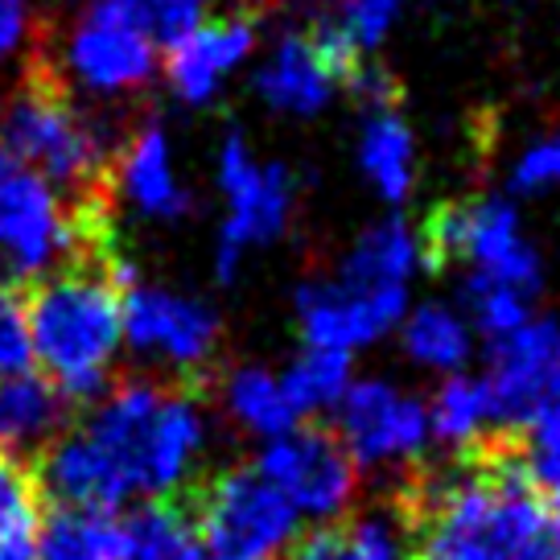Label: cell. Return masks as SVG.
<instances>
[{"instance_id": "obj_25", "label": "cell", "mask_w": 560, "mask_h": 560, "mask_svg": "<svg viewBox=\"0 0 560 560\" xmlns=\"http://www.w3.org/2000/svg\"><path fill=\"white\" fill-rule=\"evenodd\" d=\"M223 404H228V412L240 424H244L247 433H260V438H280V433H289V429H298V412H293V404L284 396V384H280V375L264 368H235L223 380Z\"/></svg>"}, {"instance_id": "obj_4", "label": "cell", "mask_w": 560, "mask_h": 560, "mask_svg": "<svg viewBox=\"0 0 560 560\" xmlns=\"http://www.w3.org/2000/svg\"><path fill=\"white\" fill-rule=\"evenodd\" d=\"M0 149L13 153L21 165L42 174L70 207L112 210V165L120 144L107 137L104 124L79 112L42 54H25L13 95L0 107Z\"/></svg>"}, {"instance_id": "obj_6", "label": "cell", "mask_w": 560, "mask_h": 560, "mask_svg": "<svg viewBox=\"0 0 560 560\" xmlns=\"http://www.w3.org/2000/svg\"><path fill=\"white\" fill-rule=\"evenodd\" d=\"M177 499L207 560H280L301 536V515L260 466H228Z\"/></svg>"}, {"instance_id": "obj_12", "label": "cell", "mask_w": 560, "mask_h": 560, "mask_svg": "<svg viewBox=\"0 0 560 560\" xmlns=\"http://www.w3.org/2000/svg\"><path fill=\"white\" fill-rule=\"evenodd\" d=\"M256 466L293 503L298 515H310L317 524L342 520L359 490L354 462L342 450L338 433L314 429V424L272 438Z\"/></svg>"}, {"instance_id": "obj_28", "label": "cell", "mask_w": 560, "mask_h": 560, "mask_svg": "<svg viewBox=\"0 0 560 560\" xmlns=\"http://www.w3.org/2000/svg\"><path fill=\"white\" fill-rule=\"evenodd\" d=\"M280 384H284V396H289L298 417H314V412L338 408V400L347 396L350 387V354L305 347L298 363L280 375Z\"/></svg>"}, {"instance_id": "obj_33", "label": "cell", "mask_w": 560, "mask_h": 560, "mask_svg": "<svg viewBox=\"0 0 560 560\" xmlns=\"http://www.w3.org/2000/svg\"><path fill=\"white\" fill-rule=\"evenodd\" d=\"M396 9H400L396 0H342L334 25H338V34L347 37L354 50L368 54L387 37L392 21H396Z\"/></svg>"}, {"instance_id": "obj_34", "label": "cell", "mask_w": 560, "mask_h": 560, "mask_svg": "<svg viewBox=\"0 0 560 560\" xmlns=\"http://www.w3.org/2000/svg\"><path fill=\"white\" fill-rule=\"evenodd\" d=\"M46 37V25L37 21L34 0H0V62L25 58Z\"/></svg>"}, {"instance_id": "obj_13", "label": "cell", "mask_w": 560, "mask_h": 560, "mask_svg": "<svg viewBox=\"0 0 560 560\" xmlns=\"http://www.w3.org/2000/svg\"><path fill=\"white\" fill-rule=\"evenodd\" d=\"M560 363V326L532 317L508 338L490 342V371L482 375L490 404V438L515 441L540 412L552 371Z\"/></svg>"}, {"instance_id": "obj_15", "label": "cell", "mask_w": 560, "mask_h": 560, "mask_svg": "<svg viewBox=\"0 0 560 560\" xmlns=\"http://www.w3.org/2000/svg\"><path fill=\"white\" fill-rule=\"evenodd\" d=\"M256 50V21L252 18H219L202 21L190 37L170 46V88L186 104H210L219 83Z\"/></svg>"}, {"instance_id": "obj_38", "label": "cell", "mask_w": 560, "mask_h": 560, "mask_svg": "<svg viewBox=\"0 0 560 560\" xmlns=\"http://www.w3.org/2000/svg\"><path fill=\"white\" fill-rule=\"evenodd\" d=\"M0 107H4V95H0Z\"/></svg>"}, {"instance_id": "obj_1", "label": "cell", "mask_w": 560, "mask_h": 560, "mask_svg": "<svg viewBox=\"0 0 560 560\" xmlns=\"http://www.w3.org/2000/svg\"><path fill=\"white\" fill-rule=\"evenodd\" d=\"M412 524V560H544L552 508L527 482L515 441L490 438L450 474H417L392 499Z\"/></svg>"}, {"instance_id": "obj_40", "label": "cell", "mask_w": 560, "mask_h": 560, "mask_svg": "<svg viewBox=\"0 0 560 560\" xmlns=\"http://www.w3.org/2000/svg\"><path fill=\"white\" fill-rule=\"evenodd\" d=\"M120 560H124V557H120Z\"/></svg>"}, {"instance_id": "obj_37", "label": "cell", "mask_w": 560, "mask_h": 560, "mask_svg": "<svg viewBox=\"0 0 560 560\" xmlns=\"http://www.w3.org/2000/svg\"><path fill=\"white\" fill-rule=\"evenodd\" d=\"M194 560H207V557H202V552H198V557H194Z\"/></svg>"}, {"instance_id": "obj_18", "label": "cell", "mask_w": 560, "mask_h": 560, "mask_svg": "<svg viewBox=\"0 0 560 560\" xmlns=\"http://www.w3.org/2000/svg\"><path fill=\"white\" fill-rule=\"evenodd\" d=\"M74 404L34 371L0 380V454H13L34 466V457L70 429Z\"/></svg>"}, {"instance_id": "obj_19", "label": "cell", "mask_w": 560, "mask_h": 560, "mask_svg": "<svg viewBox=\"0 0 560 560\" xmlns=\"http://www.w3.org/2000/svg\"><path fill=\"white\" fill-rule=\"evenodd\" d=\"M298 560H412V524L396 503L314 527Z\"/></svg>"}, {"instance_id": "obj_27", "label": "cell", "mask_w": 560, "mask_h": 560, "mask_svg": "<svg viewBox=\"0 0 560 560\" xmlns=\"http://www.w3.org/2000/svg\"><path fill=\"white\" fill-rule=\"evenodd\" d=\"M404 350L429 371H462L474 350L470 326L450 305H420L404 317Z\"/></svg>"}, {"instance_id": "obj_7", "label": "cell", "mask_w": 560, "mask_h": 560, "mask_svg": "<svg viewBox=\"0 0 560 560\" xmlns=\"http://www.w3.org/2000/svg\"><path fill=\"white\" fill-rule=\"evenodd\" d=\"M420 260L429 268L470 264L474 277L503 280L527 298L540 293L544 264L540 252L520 235V214L503 198L482 202H445L429 214L417 235Z\"/></svg>"}, {"instance_id": "obj_29", "label": "cell", "mask_w": 560, "mask_h": 560, "mask_svg": "<svg viewBox=\"0 0 560 560\" xmlns=\"http://www.w3.org/2000/svg\"><path fill=\"white\" fill-rule=\"evenodd\" d=\"M515 457L524 466L527 482L540 490V499L560 515V408L544 404L524 433L515 438Z\"/></svg>"}, {"instance_id": "obj_32", "label": "cell", "mask_w": 560, "mask_h": 560, "mask_svg": "<svg viewBox=\"0 0 560 560\" xmlns=\"http://www.w3.org/2000/svg\"><path fill=\"white\" fill-rule=\"evenodd\" d=\"M30 363H34V342H30L21 289L0 284V380L30 371Z\"/></svg>"}, {"instance_id": "obj_8", "label": "cell", "mask_w": 560, "mask_h": 560, "mask_svg": "<svg viewBox=\"0 0 560 560\" xmlns=\"http://www.w3.org/2000/svg\"><path fill=\"white\" fill-rule=\"evenodd\" d=\"M54 79L74 95H132L158 74V46L140 30L124 0H95L83 18L70 21L62 46L42 37L34 46Z\"/></svg>"}, {"instance_id": "obj_31", "label": "cell", "mask_w": 560, "mask_h": 560, "mask_svg": "<svg viewBox=\"0 0 560 560\" xmlns=\"http://www.w3.org/2000/svg\"><path fill=\"white\" fill-rule=\"evenodd\" d=\"M153 46H177L207 21V0H124Z\"/></svg>"}, {"instance_id": "obj_23", "label": "cell", "mask_w": 560, "mask_h": 560, "mask_svg": "<svg viewBox=\"0 0 560 560\" xmlns=\"http://www.w3.org/2000/svg\"><path fill=\"white\" fill-rule=\"evenodd\" d=\"M34 560H120V520L112 511L54 508L37 527Z\"/></svg>"}, {"instance_id": "obj_10", "label": "cell", "mask_w": 560, "mask_h": 560, "mask_svg": "<svg viewBox=\"0 0 560 560\" xmlns=\"http://www.w3.org/2000/svg\"><path fill=\"white\" fill-rule=\"evenodd\" d=\"M219 186L228 194V223L214 247V272L223 284L235 280L240 256L252 244L277 240L293 210V174L284 165H256L244 132L231 128L219 153Z\"/></svg>"}, {"instance_id": "obj_20", "label": "cell", "mask_w": 560, "mask_h": 560, "mask_svg": "<svg viewBox=\"0 0 560 560\" xmlns=\"http://www.w3.org/2000/svg\"><path fill=\"white\" fill-rule=\"evenodd\" d=\"M334 74L314 50L310 34H289L277 42V50L268 54V62L256 70V91L268 107L289 112V116H314L330 104Z\"/></svg>"}, {"instance_id": "obj_9", "label": "cell", "mask_w": 560, "mask_h": 560, "mask_svg": "<svg viewBox=\"0 0 560 560\" xmlns=\"http://www.w3.org/2000/svg\"><path fill=\"white\" fill-rule=\"evenodd\" d=\"M120 338L144 359L174 368L182 384H198L219 350V314L202 301L132 277L120 289Z\"/></svg>"}, {"instance_id": "obj_36", "label": "cell", "mask_w": 560, "mask_h": 560, "mask_svg": "<svg viewBox=\"0 0 560 560\" xmlns=\"http://www.w3.org/2000/svg\"><path fill=\"white\" fill-rule=\"evenodd\" d=\"M552 520H557V515H552ZM544 560H560V520H557V527H552V548H548Z\"/></svg>"}, {"instance_id": "obj_30", "label": "cell", "mask_w": 560, "mask_h": 560, "mask_svg": "<svg viewBox=\"0 0 560 560\" xmlns=\"http://www.w3.org/2000/svg\"><path fill=\"white\" fill-rule=\"evenodd\" d=\"M466 301H470V314L474 326L487 334L490 342L494 338H508L515 334L524 322H532V298L511 289L503 280H490V277H466Z\"/></svg>"}, {"instance_id": "obj_26", "label": "cell", "mask_w": 560, "mask_h": 560, "mask_svg": "<svg viewBox=\"0 0 560 560\" xmlns=\"http://www.w3.org/2000/svg\"><path fill=\"white\" fill-rule=\"evenodd\" d=\"M429 429L441 445L474 454L482 441H490V404L482 380L450 375L429 404Z\"/></svg>"}, {"instance_id": "obj_3", "label": "cell", "mask_w": 560, "mask_h": 560, "mask_svg": "<svg viewBox=\"0 0 560 560\" xmlns=\"http://www.w3.org/2000/svg\"><path fill=\"white\" fill-rule=\"evenodd\" d=\"M83 433L107 457L124 494L177 499L194 487L207 445V412L198 384L124 380L95 400Z\"/></svg>"}, {"instance_id": "obj_21", "label": "cell", "mask_w": 560, "mask_h": 560, "mask_svg": "<svg viewBox=\"0 0 560 560\" xmlns=\"http://www.w3.org/2000/svg\"><path fill=\"white\" fill-rule=\"evenodd\" d=\"M359 161L371 186L384 194L387 202H404L412 190V132L396 104H368L363 140H359Z\"/></svg>"}, {"instance_id": "obj_2", "label": "cell", "mask_w": 560, "mask_h": 560, "mask_svg": "<svg viewBox=\"0 0 560 560\" xmlns=\"http://www.w3.org/2000/svg\"><path fill=\"white\" fill-rule=\"evenodd\" d=\"M132 268L120 252L88 256L30 284L25 322L34 359L70 404H95L112 387L120 347V289Z\"/></svg>"}, {"instance_id": "obj_39", "label": "cell", "mask_w": 560, "mask_h": 560, "mask_svg": "<svg viewBox=\"0 0 560 560\" xmlns=\"http://www.w3.org/2000/svg\"><path fill=\"white\" fill-rule=\"evenodd\" d=\"M557 520H560V515H557Z\"/></svg>"}, {"instance_id": "obj_5", "label": "cell", "mask_w": 560, "mask_h": 560, "mask_svg": "<svg viewBox=\"0 0 560 560\" xmlns=\"http://www.w3.org/2000/svg\"><path fill=\"white\" fill-rule=\"evenodd\" d=\"M112 210L70 207L42 174L0 149V284L30 289L88 256H112Z\"/></svg>"}, {"instance_id": "obj_35", "label": "cell", "mask_w": 560, "mask_h": 560, "mask_svg": "<svg viewBox=\"0 0 560 560\" xmlns=\"http://www.w3.org/2000/svg\"><path fill=\"white\" fill-rule=\"evenodd\" d=\"M552 186H560V137L540 140L511 170V190L515 194H540Z\"/></svg>"}, {"instance_id": "obj_16", "label": "cell", "mask_w": 560, "mask_h": 560, "mask_svg": "<svg viewBox=\"0 0 560 560\" xmlns=\"http://www.w3.org/2000/svg\"><path fill=\"white\" fill-rule=\"evenodd\" d=\"M34 478H37V490L54 499V508L116 511L128 499L120 478L107 466V457L95 450V441L83 429L50 441L34 457Z\"/></svg>"}, {"instance_id": "obj_22", "label": "cell", "mask_w": 560, "mask_h": 560, "mask_svg": "<svg viewBox=\"0 0 560 560\" xmlns=\"http://www.w3.org/2000/svg\"><path fill=\"white\" fill-rule=\"evenodd\" d=\"M420 264V244L417 235L404 228L400 219H387L380 228L363 231L354 247L342 260V272L338 280L350 284V289H387V284H404L408 289V277L417 272Z\"/></svg>"}, {"instance_id": "obj_11", "label": "cell", "mask_w": 560, "mask_h": 560, "mask_svg": "<svg viewBox=\"0 0 560 560\" xmlns=\"http://www.w3.org/2000/svg\"><path fill=\"white\" fill-rule=\"evenodd\" d=\"M338 441L363 470L417 466L424 445L433 441L429 404H420L387 380L350 384L347 396L338 400Z\"/></svg>"}, {"instance_id": "obj_14", "label": "cell", "mask_w": 560, "mask_h": 560, "mask_svg": "<svg viewBox=\"0 0 560 560\" xmlns=\"http://www.w3.org/2000/svg\"><path fill=\"white\" fill-rule=\"evenodd\" d=\"M408 314V289H350L342 280H310L298 289V322L305 347L317 350H350L384 338Z\"/></svg>"}, {"instance_id": "obj_24", "label": "cell", "mask_w": 560, "mask_h": 560, "mask_svg": "<svg viewBox=\"0 0 560 560\" xmlns=\"http://www.w3.org/2000/svg\"><path fill=\"white\" fill-rule=\"evenodd\" d=\"M42 527V490L34 466L0 454V560H34Z\"/></svg>"}, {"instance_id": "obj_17", "label": "cell", "mask_w": 560, "mask_h": 560, "mask_svg": "<svg viewBox=\"0 0 560 560\" xmlns=\"http://www.w3.org/2000/svg\"><path fill=\"white\" fill-rule=\"evenodd\" d=\"M112 190L124 194L149 219H182L190 210V194L174 174V153L158 120H144L120 144L112 165Z\"/></svg>"}]
</instances>
